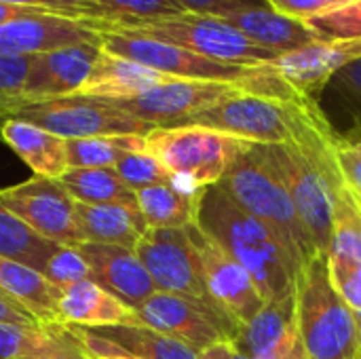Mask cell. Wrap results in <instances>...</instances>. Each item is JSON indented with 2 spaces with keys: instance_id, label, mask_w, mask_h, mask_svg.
<instances>
[{
  "instance_id": "36",
  "label": "cell",
  "mask_w": 361,
  "mask_h": 359,
  "mask_svg": "<svg viewBox=\"0 0 361 359\" xmlns=\"http://www.w3.org/2000/svg\"><path fill=\"white\" fill-rule=\"evenodd\" d=\"M44 279L51 281L57 288H68L72 284L91 279V273H89V267H87V262H85L78 248L61 245L59 252L49 262Z\"/></svg>"
},
{
  "instance_id": "21",
  "label": "cell",
  "mask_w": 361,
  "mask_h": 359,
  "mask_svg": "<svg viewBox=\"0 0 361 359\" xmlns=\"http://www.w3.org/2000/svg\"><path fill=\"white\" fill-rule=\"evenodd\" d=\"M167 80H171V76H165L131 59L106 53L102 49L87 83L76 95L95 99H127Z\"/></svg>"
},
{
  "instance_id": "23",
  "label": "cell",
  "mask_w": 361,
  "mask_h": 359,
  "mask_svg": "<svg viewBox=\"0 0 361 359\" xmlns=\"http://www.w3.org/2000/svg\"><path fill=\"white\" fill-rule=\"evenodd\" d=\"M76 218L85 243H106L135 250L137 241L148 231L140 209L123 205L76 203Z\"/></svg>"
},
{
  "instance_id": "2",
  "label": "cell",
  "mask_w": 361,
  "mask_h": 359,
  "mask_svg": "<svg viewBox=\"0 0 361 359\" xmlns=\"http://www.w3.org/2000/svg\"><path fill=\"white\" fill-rule=\"evenodd\" d=\"M294 300L307 359H353L360 351V328L330 279L326 254H313L300 269Z\"/></svg>"
},
{
  "instance_id": "6",
  "label": "cell",
  "mask_w": 361,
  "mask_h": 359,
  "mask_svg": "<svg viewBox=\"0 0 361 359\" xmlns=\"http://www.w3.org/2000/svg\"><path fill=\"white\" fill-rule=\"evenodd\" d=\"M102 36V49L106 53L131 59L150 70H157L171 78L184 80H214V83H237L254 85L258 83L273 66L247 68L235 63H222L207 59L199 53H192L184 47L157 40L137 32L118 30V28H97Z\"/></svg>"
},
{
  "instance_id": "32",
  "label": "cell",
  "mask_w": 361,
  "mask_h": 359,
  "mask_svg": "<svg viewBox=\"0 0 361 359\" xmlns=\"http://www.w3.org/2000/svg\"><path fill=\"white\" fill-rule=\"evenodd\" d=\"M322 95H326L336 108H341L353 121V125L347 133L361 129V59L334 72L332 78L324 85L317 99ZM345 135H341V138H345Z\"/></svg>"
},
{
  "instance_id": "44",
  "label": "cell",
  "mask_w": 361,
  "mask_h": 359,
  "mask_svg": "<svg viewBox=\"0 0 361 359\" xmlns=\"http://www.w3.org/2000/svg\"><path fill=\"white\" fill-rule=\"evenodd\" d=\"M34 11H38V8H23V6H15V4L0 2V28L6 25V23H11V21H15V19H19V17H23V15H30Z\"/></svg>"
},
{
  "instance_id": "43",
  "label": "cell",
  "mask_w": 361,
  "mask_h": 359,
  "mask_svg": "<svg viewBox=\"0 0 361 359\" xmlns=\"http://www.w3.org/2000/svg\"><path fill=\"white\" fill-rule=\"evenodd\" d=\"M233 353H235V349H233L231 341H218V343L205 347L203 351H199L197 359H233Z\"/></svg>"
},
{
  "instance_id": "16",
  "label": "cell",
  "mask_w": 361,
  "mask_h": 359,
  "mask_svg": "<svg viewBox=\"0 0 361 359\" xmlns=\"http://www.w3.org/2000/svg\"><path fill=\"white\" fill-rule=\"evenodd\" d=\"M78 250L89 267L91 281L114 294L131 309L142 307L159 292L135 250L106 243H82Z\"/></svg>"
},
{
  "instance_id": "41",
  "label": "cell",
  "mask_w": 361,
  "mask_h": 359,
  "mask_svg": "<svg viewBox=\"0 0 361 359\" xmlns=\"http://www.w3.org/2000/svg\"><path fill=\"white\" fill-rule=\"evenodd\" d=\"M74 328V326H72ZM76 336L80 339L82 347H85V353L89 359H142L131 355L129 351H125L123 347L114 345L112 341L99 336L97 332L93 330H85V328H74Z\"/></svg>"
},
{
  "instance_id": "22",
  "label": "cell",
  "mask_w": 361,
  "mask_h": 359,
  "mask_svg": "<svg viewBox=\"0 0 361 359\" xmlns=\"http://www.w3.org/2000/svg\"><path fill=\"white\" fill-rule=\"evenodd\" d=\"M224 19L256 44L275 51L279 55H288L305 47H311L315 42H322V38L305 21L277 13L271 6L237 13Z\"/></svg>"
},
{
  "instance_id": "14",
  "label": "cell",
  "mask_w": 361,
  "mask_h": 359,
  "mask_svg": "<svg viewBox=\"0 0 361 359\" xmlns=\"http://www.w3.org/2000/svg\"><path fill=\"white\" fill-rule=\"evenodd\" d=\"M99 53L102 44L80 42L34 55L23 85V104L76 95L87 83Z\"/></svg>"
},
{
  "instance_id": "50",
  "label": "cell",
  "mask_w": 361,
  "mask_h": 359,
  "mask_svg": "<svg viewBox=\"0 0 361 359\" xmlns=\"http://www.w3.org/2000/svg\"><path fill=\"white\" fill-rule=\"evenodd\" d=\"M4 118H8V116H6V114H4V112L0 110V125H2V121H4Z\"/></svg>"
},
{
  "instance_id": "9",
  "label": "cell",
  "mask_w": 361,
  "mask_h": 359,
  "mask_svg": "<svg viewBox=\"0 0 361 359\" xmlns=\"http://www.w3.org/2000/svg\"><path fill=\"white\" fill-rule=\"evenodd\" d=\"M135 254L159 292L214 307L203 281L197 248L186 229H148L137 241Z\"/></svg>"
},
{
  "instance_id": "19",
  "label": "cell",
  "mask_w": 361,
  "mask_h": 359,
  "mask_svg": "<svg viewBox=\"0 0 361 359\" xmlns=\"http://www.w3.org/2000/svg\"><path fill=\"white\" fill-rule=\"evenodd\" d=\"M85 347L66 324H0V359L85 358Z\"/></svg>"
},
{
  "instance_id": "31",
  "label": "cell",
  "mask_w": 361,
  "mask_h": 359,
  "mask_svg": "<svg viewBox=\"0 0 361 359\" xmlns=\"http://www.w3.org/2000/svg\"><path fill=\"white\" fill-rule=\"evenodd\" d=\"M70 169L114 167L127 152L146 150V135H108L87 140H66Z\"/></svg>"
},
{
  "instance_id": "17",
  "label": "cell",
  "mask_w": 361,
  "mask_h": 359,
  "mask_svg": "<svg viewBox=\"0 0 361 359\" xmlns=\"http://www.w3.org/2000/svg\"><path fill=\"white\" fill-rule=\"evenodd\" d=\"M357 59H361V38L322 40L300 51L281 55L275 63V70L294 89L317 99L332 74Z\"/></svg>"
},
{
  "instance_id": "27",
  "label": "cell",
  "mask_w": 361,
  "mask_h": 359,
  "mask_svg": "<svg viewBox=\"0 0 361 359\" xmlns=\"http://www.w3.org/2000/svg\"><path fill=\"white\" fill-rule=\"evenodd\" d=\"M61 243L44 239L30 229L19 216H15L0 201V256L34 269L44 277L49 262L59 252Z\"/></svg>"
},
{
  "instance_id": "13",
  "label": "cell",
  "mask_w": 361,
  "mask_h": 359,
  "mask_svg": "<svg viewBox=\"0 0 361 359\" xmlns=\"http://www.w3.org/2000/svg\"><path fill=\"white\" fill-rule=\"evenodd\" d=\"M80 42L102 44V36L87 21L49 11H34L0 28V55L34 57Z\"/></svg>"
},
{
  "instance_id": "4",
  "label": "cell",
  "mask_w": 361,
  "mask_h": 359,
  "mask_svg": "<svg viewBox=\"0 0 361 359\" xmlns=\"http://www.w3.org/2000/svg\"><path fill=\"white\" fill-rule=\"evenodd\" d=\"M258 150L286 184L315 252L328 254L334 237V207L345 186L336 163H326L296 144H258Z\"/></svg>"
},
{
  "instance_id": "10",
  "label": "cell",
  "mask_w": 361,
  "mask_h": 359,
  "mask_svg": "<svg viewBox=\"0 0 361 359\" xmlns=\"http://www.w3.org/2000/svg\"><path fill=\"white\" fill-rule=\"evenodd\" d=\"M0 201L44 239L80 248L82 235L76 218V201L59 180L30 178L21 184L0 188Z\"/></svg>"
},
{
  "instance_id": "35",
  "label": "cell",
  "mask_w": 361,
  "mask_h": 359,
  "mask_svg": "<svg viewBox=\"0 0 361 359\" xmlns=\"http://www.w3.org/2000/svg\"><path fill=\"white\" fill-rule=\"evenodd\" d=\"M32 57L0 55V110L11 116L23 104V85Z\"/></svg>"
},
{
  "instance_id": "26",
  "label": "cell",
  "mask_w": 361,
  "mask_h": 359,
  "mask_svg": "<svg viewBox=\"0 0 361 359\" xmlns=\"http://www.w3.org/2000/svg\"><path fill=\"white\" fill-rule=\"evenodd\" d=\"M203 193H188L173 182L148 186L135 193L137 209L148 229H186L197 218V205Z\"/></svg>"
},
{
  "instance_id": "1",
  "label": "cell",
  "mask_w": 361,
  "mask_h": 359,
  "mask_svg": "<svg viewBox=\"0 0 361 359\" xmlns=\"http://www.w3.org/2000/svg\"><path fill=\"white\" fill-rule=\"evenodd\" d=\"M195 224L250 273L264 303L294 294L300 267L277 237L247 214L220 182L203 190Z\"/></svg>"
},
{
  "instance_id": "38",
  "label": "cell",
  "mask_w": 361,
  "mask_h": 359,
  "mask_svg": "<svg viewBox=\"0 0 361 359\" xmlns=\"http://www.w3.org/2000/svg\"><path fill=\"white\" fill-rule=\"evenodd\" d=\"M4 4H15L23 8H38L49 13L68 15L80 21H95V2L93 0H0Z\"/></svg>"
},
{
  "instance_id": "7",
  "label": "cell",
  "mask_w": 361,
  "mask_h": 359,
  "mask_svg": "<svg viewBox=\"0 0 361 359\" xmlns=\"http://www.w3.org/2000/svg\"><path fill=\"white\" fill-rule=\"evenodd\" d=\"M129 32H137L157 40L184 47L192 53H199L207 59L222 61V63L262 68V66H275L281 57L279 53L256 44L245 34H241L235 25H231L226 19L220 17L184 13L171 19H161L154 23L133 28Z\"/></svg>"
},
{
  "instance_id": "8",
  "label": "cell",
  "mask_w": 361,
  "mask_h": 359,
  "mask_svg": "<svg viewBox=\"0 0 361 359\" xmlns=\"http://www.w3.org/2000/svg\"><path fill=\"white\" fill-rule=\"evenodd\" d=\"M11 116L27 121L63 140L108 135H148L154 127L123 112L108 99L70 95L19 106Z\"/></svg>"
},
{
  "instance_id": "12",
  "label": "cell",
  "mask_w": 361,
  "mask_h": 359,
  "mask_svg": "<svg viewBox=\"0 0 361 359\" xmlns=\"http://www.w3.org/2000/svg\"><path fill=\"white\" fill-rule=\"evenodd\" d=\"M186 231L197 248L203 281L214 307L233 320L239 328L252 322L267 303L262 300L250 273L195 222L188 224Z\"/></svg>"
},
{
  "instance_id": "25",
  "label": "cell",
  "mask_w": 361,
  "mask_h": 359,
  "mask_svg": "<svg viewBox=\"0 0 361 359\" xmlns=\"http://www.w3.org/2000/svg\"><path fill=\"white\" fill-rule=\"evenodd\" d=\"M0 290L44 324H61L57 303L61 288L47 281L40 273L0 256Z\"/></svg>"
},
{
  "instance_id": "29",
  "label": "cell",
  "mask_w": 361,
  "mask_h": 359,
  "mask_svg": "<svg viewBox=\"0 0 361 359\" xmlns=\"http://www.w3.org/2000/svg\"><path fill=\"white\" fill-rule=\"evenodd\" d=\"M93 2H95V21L89 23L93 30L95 28L133 30L146 23L171 19L186 13L178 0H93Z\"/></svg>"
},
{
  "instance_id": "48",
  "label": "cell",
  "mask_w": 361,
  "mask_h": 359,
  "mask_svg": "<svg viewBox=\"0 0 361 359\" xmlns=\"http://www.w3.org/2000/svg\"><path fill=\"white\" fill-rule=\"evenodd\" d=\"M233 359H252V358H245V355H241V353H237V351H235V353H233Z\"/></svg>"
},
{
  "instance_id": "28",
  "label": "cell",
  "mask_w": 361,
  "mask_h": 359,
  "mask_svg": "<svg viewBox=\"0 0 361 359\" xmlns=\"http://www.w3.org/2000/svg\"><path fill=\"white\" fill-rule=\"evenodd\" d=\"M61 186L72 195L76 203L87 205H123L137 209L135 190H131L114 167L95 169H68L59 178Z\"/></svg>"
},
{
  "instance_id": "39",
  "label": "cell",
  "mask_w": 361,
  "mask_h": 359,
  "mask_svg": "<svg viewBox=\"0 0 361 359\" xmlns=\"http://www.w3.org/2000/svg\"><path fill=\"white\" fill-rule=\"evenodd\" d=\"M267 2L277 13H283L300 21H309L313 17L332 13L353 0H267Z\"/></svg>"
},
{
  "instance_id": "47",
  "label": "cell",
  "mask_w": 361,
  "mask_h": 359,
  "mask_svg": "<svg viewBox=\"0 0 361 359\" xmlns=\"http://www.w3.org/2000/svg\"><path fill=\"white\" fill-rule=\"evenodd\" d=\"M351 195H353V193H351ZM353 199H355V205H357V209H360V214H361V197L353 195Z\"/></svg>"
},
{
  "instance_id": "30",
  "label": "cell",
  "mask_w": 361,
  "mask_h": 359,
  "mask_svg": "<svg viewBox=\"0 0 361 359\" xmlns=\"http://www.w3.org/2000/svg\"><path fill=\"white\" fill-rule=\"evenodd\" d=\"M93 332L142 359H197L199 355L188 345L146 326H116Z\"/></svg>"
},
{
  "instance_id": "15",
  "label": "cell",
  "mask_w": 361,
  "mask_h": 359,
  "mask_svg": "<svg viewBox=\"0 0 361 359\" xmlns=\"http://www.w3.org/2000/svg\"><path fill=\"white\" fill-rule=\"evenodd\" d=\"M330 279L355 315L361 349V214L347 186L341 188L334 207V237L328 250Z\"/></svg>"
},
{
  "instance_id": "49",
  "label": "cell",
  "mask_w": 361,
  "mask_h": 359,
  "mask_svg": "<svg viewBox=\"0 0 361 359\" xmlns=\"http://www.w3.org/2000/svg\"><path fill=\"white\" fill-rule=\"evenodd\" d=\"M38 359H89V358L85 355V358H38Z\"/></svg>"
},
{
  "instance_id": "37",
  "label": "cell",
  "mask_w": 361,
  "mask_h": 359,
  "mask_svg": "<svg viewBox=\"0 0 361 359\" xmlns=\"http://www.w3.org/2000/svg\"><path fill=\"white\" fill-rule=\"evenodd\" d=\"M186 13L207 15V17H231L237 13H247L256 8H267V0H178Z\"/></svg>"
},
{
  "instance_id": "34",
  "label": "cell",
  "mask_w": 361,
  "mask_h": 359,
  "mask_svg": "<svg viewBox=\"0 0 361 359\" xmlns=\"http://www.w3.org/2000/svg\"><path fill=\"white\" fill-rule=\"evenodd\" d=\"M324 42L361 38V0H353L332 13L305 21Z\"/></svg>"
},
{
  "instance_id": "40",
  "label": "cell",
  "mask_w": 361,
  "mask_h": 359,
  "mask_svg": "<svg viewBox=\"0 0 361 359\" xmlns=\"http://www.w3.org/2000/svg\"><path fill=\"white\" fill-rule=\"evenodd\" d=\"M334 161H336V167L341 171V178L345 182V186L353 193L361 197V148L351 144V142H345V140H338L336 146H334Z\"/></svg>"
},
{
  "instance_id": "11",
  "label": "cell",
  "mask_w": 361,
  "mask_h": 359,
  "mask_svg": "<svg viewBox=\"0 0 361 359\" xmlns=\"http://www.w3.org/2000/svg\"><path fill=\"white\" fill-rule=\"evenodd\" d=\"M135 311L142 326L171 336L197 353L218 341H233L239 330V326L218 309L167 292L152 294Z\"/></svg>"
},
{
  "instance_id": "5",
  "label": "cell",
  "mask_w": 361,
  "mask_h": 359,
  "mask_svg": "<svg viewBox=\"0 0 361 359\" xmlns=\"http://www.w3.org/2000/svg\"><path fill=\"white\" fill-rule=\"evenodd\" d=\"M250 146L247 140L201 125L157 127L146 135V150L165 167L171 182L188 193L218 184Z\"/></svg>"
},
{
  "instance_id": "33",
  "label": "cell",
  "mask_w": 361,
  "mask_h": 359,
  "mask_svg": "<svg viewBox=\"0 0 361 359\" xmlns=\"http://www.w3.org/2000/svg\"><path fill=\"white\" fill-rule=\"evenodd\" d=\"M114 171L121 176V180L131 188V190H142L148 186H157V184H169L171 176L165 171V167L148 152V150H140V152H127L116 165Z\"/></svg>"
},
{
  "instance_id": "18",
  "label": "cell",
  "mask_w": 361,
  "mask_h": 359,
  "mask_svg": "<svg viewBox=\"0 0 361 359\" xmlns=\"http://www.w3.org/2000/svg\"><path fill=\"white\" fill-rule=\"evenodd\" d=\"M57 317L66 326L102 330L116 326H142L137 311L118 300L108 290L99 288L95 281L85 279L61 288L57 303Z\"/></svg>"
},
{
  "instance_id": "46",
  "label": "cell",
  "mask_w": 361,
  "mask_h": 359,
  "mask_svg": "<svg viewBox=\"0 0 361 359\" xmlns=\"http://www.w3.org/2000/svg\"><path fill=\"white\" fill-rule=\"evenodd\" d=\"M0 298H4V300H6V303H11V305H15V307H19V305H17V303H15V300H11V298H8V296H6V294H4V292H2V290H0ZM19 309H23V307H19Z\"/></svg>"
},
{
  "instance_id": "20",
  "label": "cell",
  "mask_w": 361,
  "mask_h": 359,
  "mask_svg": "<svg viewBox=\"0 0 361 359\" xmlns=\"http://www.w3.org/2000/svg\"><path fill=\"white\" fill-rule=\"evenodd\" d=\"M0 140L38 176L59 180L68 167L66 140L27 121L8 116L0 125Z\"/></svg>"
},
{
  "instance_id": "42",
  "label": "cell",
  "mask_w": 361,
  "mask_h": 359,
  "mask_svg": "<svg viewBox=\"0 0 361 359\" xmlns=\"http://www.w3.org/2000/svg\"><path fill=\"white\" fill-rule=\"evenodd\" d=\"M40 320H36L32 313H27L25 309H19L11 303H6L4 298H0V324H19V326H27V324H38Z\"/></svg>"
},
{
  "instance_id": "51",
  "label": "cell",
  "mask_w": 361,
  "mask_h": 359,
  "mask_svg": "<svg viewBox=\"0 0 361 359\" xmlns=\"http://www.w3.org/2000/svg\"><path fill=\"white\" fill-rule=\"evenodd\" d=\"M353 359H361V349L355 353V355H353Z\"/></svg>"
},
{
  "instance_id": "24",
  "label": "cell",
  "mask_w": 361,
  "mask_h": 359,
  "mask_svg": "<svg viewBox=\"0 0 361 359\" xmlns=\"http://www.w3.org/2000/svg\"><path fill=\"white\" fill-rule=\"evenodd\" d=\"M296 328V300L294 294L275 303H267L262 311L241 326L231 341L233 349L245 358H267L281 341Z\"/></svg>"
},
{
  "instance_id": "3",
  "label": "cell",
  "mask_w": 361,
  "mask_h": 359,
  "mask_svg": "<svg viewBox=\"0 0 361 359\" xmlns=\"http://www.w3.org/2000/svg\"><path fill=\"white\" fill-rule=\"evenodd\" d=\"M220 184L247 214L260 220L277 237L300 269L317 254L286 184L260 154L258 144H252L237 157Z\"/></svg>"
},
{
  "instance_id": "45",
  "label": "cell",
  "mask_w": 361,
  "mask_h": 359,
  "mask_svg": "<svg viewBox=\"0 0 361 359\" xmlns=\"http://www.w3.org/2000/svg\"><path fill=\"white\" fill-rule=\"evenodd\" d=\"M341 140H345V142H351V144H355V146H360L361 148V129H355V131L347 133V135H345V138H341Z\"/></svg>"
}]
</instances>
